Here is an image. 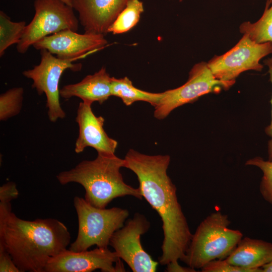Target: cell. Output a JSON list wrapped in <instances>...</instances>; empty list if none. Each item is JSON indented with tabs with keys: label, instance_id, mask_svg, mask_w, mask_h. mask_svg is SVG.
I'll return each mask as SVG.
<instances>
[{
	"label": "cell",
	"instance_id": "cell-1",
	"mask_svg": "<svg viewBox=\"0 0 272 272\" xmlns=\"http://www.w3.org/2000/svg\"><path fill=\"white\" fill-rule=\"evenodd\" d=\"M125 168L137 176L142 195L159 215L163 240L159 263L167 265L181 261L192 234L177 196V188L167 174L169 155H149L129 149Z\"/></svg>",
	"mask_w": 272,
	"mask_h": 272
},
{
	"label": "cell",
	"instance_id": "cell-2",
	"mask_svg": "<svg viewBox=\"0 0 272 272\" xmlns=\"http://www.w3.org/2000/svg\"><path fill=\"white\" fill-rule=\"evenodd\" d=\"M71 239L57 219L25 220L12 212L11 203H0V245L21 272H44L49 260L67 249Z\"/></svg>",
	"mask_w": 272,
	"mask_h": 272
},
{
	"label": "cell",
	"instance_id": "cell-3",
	"mask_svg": "<svg viewBox=\"0 0 272 272\" xmlns=\"http://www.w3.org/2000/svg\"><path fill=\"white\" fill-rule=\"evenodd\" d=\"M92 160H83L74 168L59 173L58 181L62 185L75 182L85 190V199L90 205L105 208L114 198L127 195L142 199L139 188L126 184L120 171L125 166L124 159L115 154L97 153Z\"/></svg>",
	"mask_w": 272,
	"mask_h": 272
},
{
	"label": "cell",
	"instance_id": "cell-4",
	"mask_svg": "<svg viewBox=\"0 0 272 272\" xmlns=\"http://www.w3.org/2000/svg\"><path fill=\"white\" fill-rule=\"evenodd\" d=\"M230 224L228 216L220 211L207 216L192 234L181 261L196 269L212 260L226 258L243 237L239 230L229 228Z\"/></svg>",
	"mask_w": 272,
	"mask_h": 272
},
{
	"label": "cell",
	"instance_id": "cell-5",
	"mask_svg": "<svg viewBox=\"0 0 272 272\" xmlns=\"http://www.w3.org/2000/svg\"><path fill=\"white\" fill-rule=\"evenodd\" d=\"M74 206L78 216V231L69 249L73 251L88 250L94 245L108 248L112 236L123 226L129 215L127 209L119 207H95L79 196L74 198Z\"/></svg>",
	"mask_w": 272,
	"mask_h": 272
},
{
	"label": "cell",
	"instance_id": "cell-6",
	"mask_svg": "<svg viewBox=\"0 0 272 272\" xmlns=\"http://www.w3.org/2000/svg\"><path fill=\"white\" fill-rule=\"evenodd\" d=\"M35 14L26 25L17 50L25 53L31 46L43 38L58 32L78 30L79 20L73 7L62 0H35Z\"/></svg>",
	"mask_w": 272,
	"mask_h": 272
},
{
	"label": "cell",
	"instance_id": "cell-7",
	"mask_svg": "<svg viewBox=\"0 0 272 272\" xmlns=\"http://www.w3.org/2000/svg\"><path fill=\"white\" fill-rule=\"evenodd\" d=\"M41 61L33 69L24 71L23 75L33 81L32 87L41 95L45 94L46 106L50 121L54 122L65 117V113L59 101V81L63 73L67 69L74 72L81 70L82 64L73 62L85 57L63 59L54 56L45 49L40 50Z\"/></svg>",
	"mask_w": 272,
	"mask_h": 272
},
{
	"label": "cell",
	"instance_id": "cell-8",
	"mask_svg": "<svg viewBox=\"0 0 272 272\" xmlns=\"http://www.w3.org/2000/svg\"><path fill=\"white\" fill-rule=\"evenodd\" d=\"M234 84V82L217 79L207 62H198L190 70L185 83L178 88L162 92V98L154 107V116L159 120L163 119L178 107L192 103L209 93L228 90Z\"/></svg>",
	"mask_w": 272,
	"mask_h": 272
},
{
	"label": "cell",
	"instance_id": "cell-9",
	"mask_svg": "<svg viewBox=\"0 0 272 272\" xmlns=\"http://www.w3.org/2000/svg\"><path fill=\"white\" fill-rule=\"evenodd\" d=\"M272 53V42L257 43L245 34L225 53L215 55L207 63L213 76L218 80L235 83L236 78L247 71L261 72L260 63Z\"/></svg>",
	"mask_w": 272,
	"mask_h": 272
},
{
	"label": "cell",
	"instance_id": "cell-10",
	"mask_svg": "<svg viewBox=\"0 0 272 272\" xmlns=\"http://www.w3.org/2000/svg\"><path fill=\"white\" fill-rule=\"evenodd\" d=\"M150 228L147 218L137 213L110 239L109 245L133 272H155L157 270L159 262L145 250L141 241V236Z\"/></svg>",
	"mask_w": 272,
	"mask_h": 272
},
{
	"label": "cell",
	"instance_id": "cell-11",
	"mask_svg": "<svg viewBox=\"0 0 272 272\" xmlns=\"http://www.w3.org/2000/svg\"><path fill=\"white\" fill-rule=\"evenodd\" d=\"M121 261L115 251L108 248L73 251L66 249L51 258L44 272H91L100 269L104 272L119 271L117 265Z\"/></svg>",
	"mask_w": 272,
	"mask_h": 272
},
{
	"label": "cell",
	"instance_id": "cell-12",
	"mask_svg": "<svg viewBox=\"0 0 272 272\" xmlns=\"http://www.w3.org/2000/svg\"><path fill=\"white\" fill-rule=\"evenodd\" d=\"M107 43L104 35L79 34L68 29L45 37L33 46L37 50H47L57 58L67 59L86 57L104 48Z\"/></svg>",
	"mask_w": 272,
	"mask_h": 272
},
{
	"label": "cell",
	"instance_id": "cell-13",
	"mask_svg": "<svg viewBox=\"0 0 272 272\" xmlns=\"http://www.w3.org/2000/svg\"><path fill=\"white\" fill-rule=\"evenodd\" d=\"M92 104L79 103L76 118L79 126V135L75 143V151L79 154L87 147L95 149L97 153L115 154L118 143L109 137L104 128L105 119L96 116Z\"/></svg>",
	"mask_w": 272,
	"mask_h": 272
},
{
	"label": "cell",
	"instance_id": "cell-14",
	"mask_svg": "<svg viewBox=\"0 0 272 272\" xmlns=\"http://www.w3.org/2000/svg\"><path fill=\"white\" fill-rule=\"evenodd\" d=\"M129 0H71L85 33L104 35Z\"/></svg>",
	"mask_w": 272,
	"mask_h": 272
},
{
	"label": "cell",
	"instance_id": "cell-15",
	"mask_svg": "<svg viewBox=\"0 0 272 272\" xmlns=\"http://www.w3.org/2000/svg\"><path fill=\"white\" fill-rule=\"evenodd\" d=\"M111 80L106 68L102 67L77 83L64 86L59 90L60 96L65 99L77 97L85 103L98 102L101 104L112 96Z\"/></svg>",
	"mask_w": 272,
	"mask_h": 272
},
{
	"label": "cell",
	"instance_id": "cell-16",
	"mask_svg": "<svg viewBox=\"0 0 272 272\" xmlns=\"http://www.w3.org/2000/svg\"><path fill=\"white\" fill-rule=\"evenodd\" d=\"M225 259L232 265L251 272H262L261 267L272 260V243L243 237Z\"/></svg>",
	"mask_w": 272,
	"mask_h": 272
},
{
	"label": "cell",
	"instance_id": "cell-17",
	"mask_svg": "<svg viewBox=\"0 0 272 272\" xmlns=\"http://www.w3.org/2000/svg\"><path fill=\"white\" fill-rule=\"evenodd\" d=\"M112 96L120 98L126 106L137 101H144L155 107L162 98L163 93L145 91L135 87L126 77L123 78L112 77Z\"/></svg>",
	"mask_w": 272,
	"mask_h": 272
},
{
	"label": "cell",
	"instance_id": "cell-18",
	"mask_svg": "<svg viewBox=\"0 0 272 272\" xmlns=\"http://www.w3.org/2000/svg\"><path fill=\"white\" fill-rule=\"evenodd\" d=\"M239 31L256 43L272 42V3L270 5L266 3L264 11L258 21L253 23L243 22Z\"/></svg>",
	"mask_w": 272,
	"mask_h": 272
},
{
	"label": "cell",
	"instance_id": "cell-19",
	"mask_svg": "<svg viewBox=\"0 0 272 272\" xmlns=\"http://www.w3.org/2000/svg\"><path fill=\"white\" fill-rule=\"evenodd\" d=\"M144 8L140 0H129L108 29V32L119 34L128 31L140 20Z\"/></svg>",
	"mask_w": 272,
	"mask_h": 272
},
{
	"label": "cell",
	"instance_id": "cell-20",
	"mask_svg": "<svg viewBox=\"0 0 272 272\" xmlns=\"http://www.w3.org/2000/svg\"><path fill=\"white\" fill-rule=\"evenodd\" d=\"M26 26L25 21L13 22L4 12H0V56L11 45L20 41Z\"/></svg>",
	"mask_w": 272,
	"mask_h": 272
},
{
	"label": "cell",
	"instance_id": "cell-21",
	"mask_svg": "<svg viewBox=\"0 0 272 272\" xmlns=\"http://www.w3.org/2000/svg\"><path fill=\"white\" fill-rule=\"evenodd\" d=\"M24 89L15 87L0 96V120L5 121L18 115L22 108Z\"/></svg>",
	"mask_w": 272,
	"mask_h": 272
},
{
	"label": "cell",
	"instance_id": "cell-22",
	"mask_svg": "<svg viewBox=\"0 0 272 272\" xmlns=\"http://www.w3.org/2000/svg\"><path fill=\"white\" fill-rule=\"evenodd\" d=\"M245 165L256 166L262 171L259 191L263 198L272 205V160H264L257 156L248 160Z\"/></svg>",
	"mask_w": 272,
	"mask_h": 272
},
{
	"label": "cell",
	"instance_id": "cell-23",
	"mask_svg": "<svg viewBox=\"0 0 272 272\" xmlns=\"http://www.w3.org/2000/svg\"><path fill=\"white\" fill-rule=\"evenodd\" d=\"M202 272H251L229 263L225 259H215L206 264L201 269Z\"/></svg>",
	"mask_w": 272,
	"mask_h": 272
},
{
	"label": "cell",
	"instance_id": "cell-24",
	"mask_svg": "<svg viewBox=\"0 0 272 272\" xmlns=\"http://www.w3.org/2000/svg\"><path fill=\"white\" fill-rule=\"evenodd\" d=\"M19 191L16 184L13 182H8L0 187V202L10 203L18 197Z\"/></svg>",
	"mask_w": 272,
	"mask_h": 272
},
{
	"label": "cell",
	"instance_id": "cell-25",
	"mask_svg": "<svg viewBox=\"0 0 272 272\" xmlns=\"http://www.w3.org/2000/svg\"><path fill=\"white\" fill-rule=\"evenodd\" d=\"M0 271L21 272L10 254L2 245H0Z\"/></svg>",
	"mask_w": 272,
	"mask_h": 272
},
{
	"label": "cell",
	"instance_id": "cell-26",
	"mask_svg": "<svg viewBox=\"0 0 272 272\" xmlns=\"http://www.w3.org/2000/svg\"><path fill=\"white\" fill-rule=\"evenodd\" d=\"M263 62L268 67L269 80L272 85V57L264 59ZM270 102L271 105V121L269 124L265 128V132L269 138L267 145L268 160H272V96Z\"/></svg>",
	"mask_w": 272,
	"mask_h": 272
},
{
	"label": "cell",
	"instance_id": "cell-27",
	"mask_svg": "<svg viewBox=\"0 0 272 272\" xmlns=\"http://www.w3.org/2000/svg\"><path fill=\"white\" fill-rule=\"evenodd\" d=\"M166 269L169 272H194L196 270L190 267L181 266L178 262L170 263L167 265Z\"/></svg>",
	"mask_w": 272,
	"mask_h": 272
},
{
	"label": "cell",
	"instance_id": "cell-28",
	"mask_svg": "<svg viewBox=\"0 0 272 272\" xmlns=\"http://www.w3.org/2000/svg\"><path fill=\"white\" fill-rule=\"evenodd\" d=\"M262 272H272V260L261 267Z\"/></svg>",
	"mask_w": 272,
	"mask_h": 272
},
{
	"label": "cell",
	"instance_id": "cell-29",
	"mask_svg": "<svg viewBox=\"0 0 272 272\" xmlns=\"http://www.w3.org/2000/svg\"><path fill=\"white\" fill-rule=\"evenodd\" d=\"M63 2H64L66 4L70 5L71 6V0H62Z\"/></svg>",
	"mask_w": 272,
	"mask_h": 272
},
{
	"label": "cell",
	"instance_id": "cell-30",
	"mask_svg": "<svg viewBox=\"0 0 272 272\" xmlns=\"http://www.w3.org/2000/svg\"><path fill=\"white\" fill-rule=\"evenodd\" d=\"M266 3L270 5L272 3V0H268Z\"/></svg>",
	"mask_w": 272,
	"mask_h": 272
}]
</instances>
